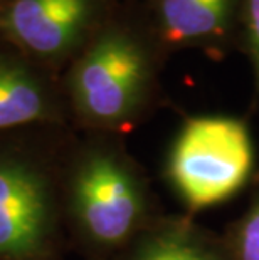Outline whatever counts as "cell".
Returning a JSON list of instances; mask_svg holds the SVG:
<instances>
[{
    "label": "cell",
    "mask_w": 259,
    "mask_h": 260,
    "mask_svg": "<svg viewBox=\"0 0 259 260\" xmlns=\"http://www.w3.org/2000/svg\"><path fill=\"white\" fill-rule=\"evenodd\" d=\"M231 0H160L165 34L170 41L211 36L224 25Z\"/></svg>",
    "instance_id": "7"
},
{
    "label": "cell",
    "mask_w": 259,
    "mask_h": 260,
    "mask_svg": "<svg viewBox=\"0 0 259 260\" xmlns=\"http://www.w3.org/2000/svg\"><path fill=\"white\" fill-rule=\"evenodd\" d=\"M251 168V138L241 121L197 118L180 131L170 153L168 175L190 207L206 208L239 191Z\"/></svg>",
    "instance_id": "1"
},
{
    "label": "cell",
    "mask_w": 259,
    "mask_h": 260,
    "mask_svg": "<svg viewBox=\"0 0 259 260\" xmlns=\"http://www.w3.org/2000/svg\"><path fill=\"white\" fill-rule=\"evenodd\" d=\"M90 14V0H14L4 29L39 56H56L74 44Z\"/></svg>",
    "instance_id": "5"
},
{
    "label": "cell",
    "mask_w": 259,
    "mask_h": 260,
    "mask_svg": "<svg viewBox=\"0 0 259 260\" xmlns=\"http://www.w3.org/2000/svg\"><path fill=\"white\" fill-rule=\"evenodd\" d=\"M145 76V57L131 39L121 34L104 36L74 71V99L91 119L118 121L138 101Z\"/></svg>",
    "instance_id": "2"
},
{
    "label": "cell",
    "mask_w": 259,
    "mask_h": 260,
    "mask_svg": "<svg viewBox=\"0 0 259 260\" xmlns=\"http://www.w3.org/2000/svg\"><path fill=\"white\" fill-rule=\"evenodd\" d=\"M46 109V96L29 71L0 62V129L41 119Z\"/></svg>",
    "instance_id": "6"
},
{
    "label": "cell",
    "mask_w": 259,
    "mask_h": 260,
    "mask_svg": "<svg viewBox=\"0 0 259 260\" xmlns=\"http://www.w3.org/2000/svg\"><path fill=\"white\" fill-rule=\"evenodd\" d=\"M49 195L34 170L0 161V258L31 260L46 245Z\"/></svg>",
    "instance_id": "4"
},
{
    "label": "cell",
    "mask_w": 259,
    "mask_h": 260,
    "mask_svg": "<svg viewBox=\"0 0 259 260\" xmlns=\"http://www.w3.org/2000/svg\"><path fill=\"white\" fill-rule=\"evenodd\" d=\"M74 207L90 237L104 245L128 239L143 212L133 176L106 154L91 156L82 165L74 181Z\"/></svg>",
    "instance_id": "3"
},
{
    "label": "cell",
    "mask_w": 259,
    "mask_h": 260,
    "mask_svg": "<svg viewBox=\"0 0 259 260\" xmlns=\"http://www.w3.org/2000/svg\"><path fill=\"white\" fill-rule=\"evenodd\" d=\"M236 258L259 260V200L239 225L236 235Z\"/></svg>",
    "instance_id": "9"
},
{
    "label": "cell",
    "mask_w": 259,
    "mask_h": 260,
    "mask_svg": "<svg viewBox=\"0 0 259 260\" xmlns=\"http://www.w3.org/2000/svg\"><path fill=\"white\" fill-rule=\"evenodd\" d=\"M133 260H216L212 253L182 226L160 232L147 240Z\"/></svg>",
    "instance_id": "8"
},
{
    "label": "cell",
    "mask_w": 259,
    "mask_h": 260,
    "mask_svg": "<svg viewBox=\"0 0 259 260\" xmlns=\"http://www.w3.org/2000/svg\"><path fill=\"white\" fill-rule=\"evenodd\" d=\"M249 30L252 51L259 69V0H249Z\"/></svg>",
    "instance_id": "10"
}]
</instances>
